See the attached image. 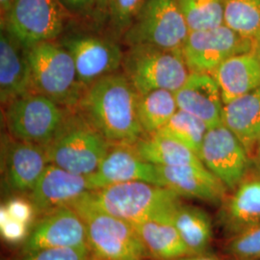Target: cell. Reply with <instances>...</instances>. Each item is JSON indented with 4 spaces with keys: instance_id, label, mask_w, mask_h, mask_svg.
Here are the masks:
<instances>
[{
    "instance_id": "cell-41",
    "label": "cell",
    "mask_w": 260,
    "mask_h": 260,
    "mask_svg": "<svg viewBox=\"0 0 260 260\" xmlns=\"http://www.w3.org/2000/svg\"><path fill=\"white\" fill-rule=\"evenodd\" d=\"M257 260H260V259H257Z\"/></svg>"
},
{
    "instance_id": "cell-26",
    "label": "cell",
    "mask_w": 260,
    "mask_h": 260,
    "mask_svg": "<svg viewBox=\"0 0 260 260\" xmlns=\"http://www.w3.org/2000/svg\"><path fill=\"white\" fill-rule=\"evenodd\" d=\"M177 110L174 92L160 89L139 95L137 112L146 135L153 134L165 126Z\"/></svg>"
},
{
    "instance_id": "cell-9",
    "label": "cell",
    "mask_w": 260,
    "mask_h": 260,
    "mask_svg": "<svg viewBox=\"0 0 260 260\" xmlns=\"http://www.w3.org/2000/svg\"><path fill=\"white\" fill-rule=\"evenodd\" d=\"M2 29L26 48L54 41L64 29L65 14L57 0H13Z\"/></svg>"
},
{
    "instance_id": "cell-4",
    "label": "cell",
    "mask_w": 260,
    "mask_h": 260,
    "mask_svg": "<svg viewBox=\"0 0 260 260\" xmlns=\"http://www.w3.org/2000/svg\"><path fill=\"white\" fill-rule=\"evenodd\" d=\"M111 145L82 116L70 113L61 129L45 147L49 164L91 176L100 167Z\"/></svg>"
},
{
    "instance_id": "cell-30",
    "label": "cell",
    "mask_w": 260,
    "mask_h": 260,
    "mask_svg": "<svg viewBox=\"0 0 260 260\" xmlns=\"http://www.w3.org/2000/svg\"><path fill=\"white\" fill-rule=\"evenodd\" d=\"M226 251L235 259H260V223L234 233L226 245Z\"/></svg>"
},
{
    "instance_id": "cell-3",
    "label": "cell",
    "mask_w": 260,
    "mask_h": 260,
    "mask_svg": "<svg viewBox=\"0 0 260 260\" xmlns=\"http://www.w3.org/2000/svg\"><path fill=\"white\" fill-rule=\"evenodd\" d=\"M32 90L66 109L75 110L85 91L75 61L62 44L53 41L28 48Z\"/></svg>"
},
{
    "instance_id": "cell-7",
    "label": "cell",
    "mask_w": 260,
    "mask_h": 260,
    "mask_svg": "<svg viewBox=\"0 0 260 260\" xmlns=\"http://www.w3.org/2000/svg\"><path fill=\"white\" fill-rule=\"evenodd\" d=\"M71 112L41 93L30 92L5 105L4 118L14 139L47 146Z\"/></svg>"
},
{
    "instance_id": "cell-34",
    "label": "cell",
    "mask_w": 260,
    "mask_h": 260,
    "mask_svg": "<svg viewBox=\"0 0 260 260\" xmlns=\"http://www.w3.org/2000/svg\"><path fill=\"white\" fill-rule=\"evenodd\" d=\"M28 224L21 223L12 217L6 223L0 224V233L4 240L10 243H19L27 236Z\"/></svg>"
},
{
    "instance_id": "cell-29",
    "label": "cell",
    "mask_w": 260,
    "mask_h": 260,
    "mask_svg": "<svg viewBox=\"0 0 260 260\" xmlns=\"http://www.w3.org/2000/svg\"><path fill=\"white\" fill-rule=\"evenodd\" d=\"M190 31L223 24L224 0H176Z\"/></svg>"
},
{
    "instance_id": "cell-14",
    "label": "cell",
    "mask_w": 260,
    "mask_h": 260,
    "mask_svg": "<svg viewBox=\"0 0 260 260\" xmlns=\"http://www.w3.org/2000/svg\"><path fill=\"white\" fill-rule=\"evenodd\" d=\"M92 190L89 176L48 164L36 185L29 192V200L37 211L46 214L60 207L72 206Z\"/></svg>"
},
{
    "instance_id": "cell-27",
    "label": "cell",
    "mask_w": 260,
    "mask_h": 260,
    "mask_svg": "<svg viewBox=\"0 0 260 260\" xmlns=\"http://www.w3.org/2000/svg\"><path fill=\"white\" fill-rule=\"evenodd\" d=\"M223 24L255 44L260 39V0H224Z\"/></svg>"
},
{
    "instance_id": "cell-8",
    "label": "cell",
    "mask_w": 260,
    "mask_h": 260,
    "mask_svg": "<svg viewBox=\"0 0 260 260\" xmlns=\"http://www.w3.org/2000/svg\"><path fill=\"white\" fill-rule=\"evenodd\" d=\"M190 30L176 0H147L124 32L129 47L147 45L181 50Z\"/></svg>"
},
{
    "instance_id": "cell-17",
    "label": "cell",
    "mask_w": 260,
    "mask_h": 260,
    "mask_svg": "<svg viewBox=\"0 0 260 260\" xmlns=\"http://www.w3.org/2000/svg\"><path fill=\"white\" fill-rule=\"evenodd\" d=\"M156 167L161 186L179 197L216 204L225 195L228 188L205 165Z\"/></svg>"
},
{
    "instance_id": "cell-37",
    "label": "cell",
    "mask_w": 260,
    "mask_h": 260,
    "mask_svg": "<svg viewBox=\"0 0 260 260\" xmlns=\"http://www.w3.org/2000/svg\"><path fill=\"white\" fill-rule=\"evenodd\" d=\"M13 0H0V4H1V10L2 12H5L6 10L8 9V7L11 4Z\"/></svg>"
},
{
    "instance_id": "cell-40",
    "label": "cell",
    "mask_w": 260,
    "mask_h": 260,
    "mask_svg": "<svg viewBox=\"0 0 260 260\" xmlns=\"http://www.w3.org/2000/svg\"><path fill=\"white\" fill-rule=\"evenodd\" d=\"M99 2L104 6V7H106V5H107V2H108V0H99Z\"/></svg>"
},
{
    "instance_id": "cell-21",
    "label": "cell",
    "mask_w": 260,
    "mask_h": 260,
    "mask_svg": "<svg viewBox=\"0 0 260 260\" xmlns=\"http://www.w3.org/2000/svg\"><path fill=\"white\" fill-rule=\"evenodd\" d=\"M173 215L133 223L149 255L155 259L173 260L192 255L173 222Z\"/></svg>"
},
{
    "instance_id": "cell-6",
    "label": "cell",
    "mask_w": 260,
    "mask_h": 260,
    "mask_svg": "<svg viewBox=\"0 0 260 260\" xmlns=\"http://www.w3.org/2000/svg\"><path fill=\"white\" fill-rule=\"evenodd\" d=\"M72 207L86 225L91 260H143L149 256L132 223L79 201Z\"/></svg>"
},
{
    "instance_id": "cell-32",
    "label": "cell",
    "mask_w": 260,
    "mask_h": 260,
    "mask_svg": "<svg viewBox=\"0 0 260 260\" xmlns=\"http://www.w3.org/2000/svg\"><path fill=\"white\" fill-rule=\"evenodd\" d=\"M22 260H91L88 246L49 248L28 253Z\"/></svg>"
},
{
    "instance_id": "cell-35",
    "label": "cell",
    "mask_w": 260,
    "mask_h": 260,
    "mask_svg": "<svg viewBox=\"0 0 260 260\" xmlns=\"http://www.w3.org/2000/svg\"><path fill=\"white\" fill-rule=\"evenodd\" d=\"M61 1H63L67 6L74 9H82L92 2V0H61Z\"/></svg>"
},
{
    "instance_id": "cell-31",
    "label": "cell",
    "mask_w": 260,
    "mask_h": 260,
    "mask_svg": "<svg viewBox=\"0 0 260 260\" xmlns=\"http://www.w3.org/2000/svg\"><path fill=\"white\" fill-rule=\"evenodd\" d=\"M147 0H108V8L112 22L119 30H125L137 17Z\"/></svg>"
},
{
    "instance_id": "cell-39",
    "label": "cell",
    "mask_w": 260,
    "mask_h": 260,
    "mask_svg": "<svg viewBox=\"0 0 260 260\" xmlns=\"http://www.w3.org/2000/svg\"><path fill=\"white\" fill-rule=\"evenodd\" d=\"M257 146H258V149H257V164H258V168H259L260 171V139L258 141Z\"/></svg>"
},
{
    "instance_id": "cell-33",
    "label": "cell",
    "mask_w": 260,
    "mask_h": 260,
    "mask_svg": "<svg viewBox=\"0 0 260 260\" xmlns=\"http://www.w3.org/2000/svg\"><path fill=\"white\" fill-rule=\"evenodd\" d=\"M5 207L13 219L26 224L32 222L35 214V207L30 200L14 198L7 202Z\"/></svg>"
},
{
    "instance_id": "cell-25",
    "label": "cell",
    "mask_w": 260,
    "mask_h": 260,
    "mask_svg": "<svg viewBox=\"0 0 260 260\" xmlns=\"http://www.w3.org/2000/svg\"><path fill=\"white\" fill-rule=\"evenodd\" d=\"M173 222L192 255L203 254L212 240V223L209 215L193 205H177Z\"/></svg>"
},
{
    "instance_id": "cell-1",
    "label": "cell",
    "mask_w": 260,
    "mask_h": 260,
    "mask_svg": "<svg viewBox=\"0 0 260 260\" xmlns=\"http://www.w3.org/2000/svg\"><path fill=\"white\" fill-rule=\"evenodd\" d=\"M139 94L123 74L114 73L85 89L75 110L111 144L134 145L145 136Z\"/></svg>"
},
{
    "instance_id": "cell-36",
    "label": "cell",
    "mask_w": 260,
    "mask_h": 260,
    "mask_svg": "<svg viewBox=\"0 0 260 260\" xmlns=\"http://www.w3.org/2000/svg\"><path fill=\"white\" fill-rule=\"evenodd\" d=\"M173 260H218L212 256H208V255H204V254H195V255H187L183 257H179L177 259Z\"/></svg>"
},
{
    "instance_id": "cell-20",
    "label": "cell",
    "mask_w": 260,
    "mask_h": 260,
    "mask_svg": "<svg viewBox=\"0 0 260 260\" xmlns=\"http://www.w3.org/2000/svg\"><path fill=\"white\" fill-rule=\"evenodd\" d=\"M220 87L223 104L251 93L260 87V60L254 50L233 56L213 74Z\"/></svg>"
},
{
    "instance_id": "cell-19",
    "label": "cell",
    "mask_w": 260,
    "mask_h": 260,
    "mask_svg": "<svg viewBox=\"0 0 260 260\" xmlns=\"http://www.w3.org/2000/svg\"><path fill=\"white\" fill-rule=\"evenodd\" d=\"M48 164L45 146L16 140L6 152L7 182L16 191L30 192Z\"/></svg>"
},
{
    "instance_id": "cell-38",
    "label": "cell",
    "mask_w": 260,
    "mask_h": 260,
    "mask_svg": "<svg viewBox=\"0 0 260 260\" xmlns=\"http://www.w3.org/2000/svg\"><path fill=\"white\" fill-rule=\"evenodd\" d=\"M254 52L256 53L257 57L259 58L260 60V39L255 43V46H254Z\"/></svg>"
},
{
    "instance_id": "cell-23",
    "label": "cell",
    "mask_w": 260,
    "mask_h": 260,
    "mask_svg": "<svg viewBox=\"0 0 260 260\" xmlns=\"http://www.w3.org/2000/svg\"><path fill=\"white\" fill-rule=\"evenodd\" d=\"M133 147L140 157L156 166L205 165L193 150L177 140L159 132L143 136Z\"/></svg>"
},
{
    "instance_id": "cell-15",
    "label": "cell",
    "mask_w": 260,
    "mask_h": 260,
    "mask_svg": "<svg viewBox=\"0 0 260 260\" xmlns=\"http://www.w3.org/2000/svg\"><path fill=\"white\" fill-rule=\"evenodd\" d=\"M89 177L93 190L131 181L161 186L156 165L140 157L128 144H112L100 167Z\"/></svg>"
},
{
    "instance_id": "cell-5",
    "label": "cell",
    "mask_w": 260,
    "mask_h": 260,
    "mask_svg": "<svg viewBox=\"0 0 260 260\" xmlns=\"http://www.w3.org/2000/svg\"><path fill=\"white\" fill-rule=\"evenodd\" d=\"M121 67L139 95L160 89L176 93L191 74L181 50L147 45L129 47Z\"/></svg>"
},
{
    "instance_id": "cell-13",
    "label": "cell",
    "mask_w": 260,
    "mask_h": 260,
    "mask_svg": "<svg viewBox=\"0 0 260 260\" xmlns=\"http://www.w3.org/2000/svg\"><path fill=\"white\" fill-rule=\"evenodd\" d=\"M79 246H88L86 225L75 208L64 206L45 214L28 235L24 251Z\"/></svg>"
},
{
    "instance_id": "cell-24",
    "label": "cell",
    "mask_w": 260,
    "mask_h": 260,
    "mask_svg": "<svg viewBox=\"0 0 260 260\" xmlns=\"http://www.w3.org/2000/svg\"><path fill=\"white\" fill-rule=\"evenodd\" d=\"M226 228L234 234L260 223V176L244 178L223 208Z\"/></svg>"
},
{
    "instance_id": "cell-22",
    "label": "cell",
    "mask_w": 260,
    "mask_h": 260,
    "mask_svg": "<svg viewBox=\"0 0 260 260\" xmlns=\"http://www.w3.org/2000/svg\"><path fill=\"white\" fill-rule=\"evenodd\" d=\"M223 123L250 155L260 139V87L223 105Z\"/></svg>"
},
{
    "instance_id": "cell-2",
    "label": "cell",
    "mask_w": 260,
    "mask_h": 260,
    "mask_svg": "<svg viewBox=\"0 0 260 260\" xmlns=\"http://www.w3.org/2000/svg\"><path fill=\"white\" fill-rule=\"evenodd\" d=\"M179 198L163 186L131 181L92 190L78 201L133 224L172 216L180 204Z\"/></svg>"
},
{
    "instance_id": "cell-10",
    "label": "cell",
    "mask_w": 260,
    "mask_h": 260,
    "mask_svg": "<svg viewBox=\"0 0 260 260\" xmlns=\"http://www.w3.org/2000/svg\"><path fill=\"white\" fill-rule=\"evenodd\" d=\"M255 44L225 24L190 31L181 52L191 73L213 74L233 56L254 50Z\"/></svg>"
},
{
    "instance_id": "cell-16",
    "label": "cell",
    "mask_w": 260,
    "mask_h": 260,
    "mask_svg": "<svg viewBox=\"0 0 260 260\" xmlns=\"http://www.w3.org/2000/svg\"><path fill=\"white\" fill-rule=\"evenodd\" d=\"M175 95L178 109L201 119L209 128L223 123L224 104L213 75L191 73Z\"/></svg>"
},
{
    "instance_id": "cell-11",
    "label": "cell",
    "mask_w": 260,
    "mask_h": 260,
    "mask_svg": "<svg viewBox=\"0 0 260 260\" xmlns=\"http://www.w3.org/2000/svg\"><path fill=\"white\" fill-rule=\"evenodd\" d=\"M201 159L205 167L232 190L241 183L249 168L247 150L223 123L207 130Z\"/></svg>"
},
{
    "instance_id": "cell-12",
    "label": "cell",
    "mask_w": 260,
    "mask_h": 260,
    "mask_svg": "<svg viewBox=\"0 0 260 260\" xmlns=\"http://www.w3.org/2000/svg\"><path fill=\"white\" fill-rule=\"evenodd\" d=\"M75 61L80 83L86 89L122 65L121 47L110 40L90 35L67 38L62 43Z\"/></svg>"
},
{
    "instance_id": "cell-18",
    "label": "cell",
    "mask_w": 260,
    "mask_h": 260,
    "mask_svg": "<svg viewBox=\"0 0 260 260\" xmlns=\"http://www.w3.org/2000/svg\"><path fill=\"white\" fill-rule=\"evenodd\" d=\"M33 92L28 48L5 30L0 36V100L7 105L21 95Z\"/></svg>"
},
{
    "instance_id": "cell-28",
    "label": "cell",
    "mask_w": 260,
    "mask_h": 260,
    "mask_svg": "<svg viewBox=\"0 0 260 260\" xmlns=\"http://www.w3.org/2000/svg\"><path fill=\"white\" fill-rule=\"evenodd\" d=\"M208 128L205 121L178 109L166 125L157 132L180 142L201 158L203 143Z\"/></svg>"
}]
</instances>
